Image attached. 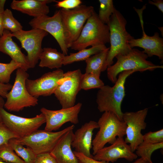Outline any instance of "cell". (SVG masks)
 Wrapping results in <instances>:
<instances>
[{
    "label": "cell",
    "mask_w": 163,
    "mask_h": 163,
    "mask_svg": "<svg viewBox=\"0 0 163 163\" xmlns=\"http://www.w3.org/2000/svg\"><path fill=\"white\" fill-rule=\"evenodd\" d=\"M135 72L133 70L123 71L118 75L113 86L104 85L99 89L97 94L96 101L100 112H111L123 120V113L121 106L125 95V83L127 78Z\"/></svg>",
    "instance_id": "1"
},
{
    "label": "cell",
    "mask_w": 163,
    "mask_h": 163,
    "mask_svg": "<svg viewBox=\"0 0 163 163\" xmlns=\"http://www.w3.org/2000/svg\"><path fill=\"white\" fill-rule=\"evenodd\" d=\"M126 24L125 18L119 11L115 9L107 25L109 30L110 46L106 62L107 68L113 65V59L117 55L126 54L132 49L129 42L134 38L126 31Z\"/></svg>",
    "instance_id": "2"
},
{
    "label": "cell",
    "mask_w": 163,
    "mask_h": 163,
    "mask_svg": "<svg viewBox=\"0 0 163 163\" xmlns=\"http://www.w3.org/2000/svg\"><path fill=\"white\" fill-rule=\"evenodd\" d=\"M148 57L143 51L135 48H133L126 54L117 55L115 57L117 59V62L108 66L107 69L108 79L114 84L117 80L118 75L124 71H152L157 68H163L162 66L156 65L147 60Z\"/></svg>",
    "instance_id": "3"
},
{
    "label": "cell",
    "mask_w": 163,
    "mask_h": 163,
    "mask_svg": "<svg viewBox=\"0 0 163 163\" xmlns=\"http://www.w3.org/2000/svg\"><path fill=\"white\" fill-rule=\"evenodd\" d=\"M110 43V32L107 25L103 23L95 11L88 19L78 39L71 48L80 50L89 46L105 45Z\"/></svg>",
    "instance_id": "4"
},
{
    "label": "cell",
    "mask_w": 163,
    "mask_h": 163,
    "mask_svg": "<svg viewBox=\"0 0 163 163\" xmlns=\"http://www.w3.org/2000/svg\"><path fill=\"white\" fill-rule=\"evenodd\" d=\"M99 130L92 141L93 154L94 155L107 143L111 144L117 137L126 134V125L114 113L104 112L97 122Z\"/></svg>",
    "instance_id": "5"
},
{
    "label": "cell",
    "mask_w": 163,
    "mask_h": 163,
    "mask_svg": "<svg viewBox=\"0 0 163 163\" xmlns=\"http://www.w3.org/2000/svg\"><path fill=\"white\" fill-rule=\"evenodd\" d=\"M94 11L93 7L85 5H80L72 9L60 10L65 42L68 49L78 39Z\"/></svg>",
    "instance_id": "6"
},
{
    "label": "cell",
    "mask_w": 163,
    "mask_h": 163,
    "mask_svg": "<svg viewBox=\"0 0 163 163\" xmlns=\"http://www.w3.org/2000/svg\"><path fill=\"white\" fill-rule=\"evenodd\" d=\"M27 71L21 68L17 69L14 85L5 97L4 107L8 110L18 112L38 104L37 98L32 96L27 89L25 82L29 77Z\"/></svg>",
    "instance_id": "7"
},
{
    "label": "cell",
    "mask_w": 163,
    "mask_h": 163,
    "mask_svg": "<svg viewBox=\"0 0 163 163\" xmlns=\"http://www.w3.org/2000/svg\"><path fill=\"white\" fill-rule=\"evenodd\" d=\"M74 128L72 125L55 132L37 129L27 136L17 139L23 145L31 149L36 155L50 153L62 138Z\"/></svg>",
    "instance_id": "8"
},
{
    "label": "cell",
    "mask_w": 163,
    "mask_h": 163,
    "mask_svg": "<svg viewBox=\"0 0 163 163\" xmlns=\"http://www.w3.org/2000/svg\"><path fill=\"white\" fill-rule=\"evenodd\" d=\"M82 74L78 69L64 73L54 93L62 108L72 107L75 104L77 95L81 90Z\"/></svg>",
    "instance_id": "9"
},
{
    "label": "cell",
    "mask_w": 163,
    "mask_h": 163,
    "mask_svg": "<svg viewBox=\"0 0 163 163\" xmlns=\"http://www.w3.org/2000/svg\"><path fill=\"white\" fill-rule=\"evenodd\" d=\"M48 34L43 30L34 28L28 30H22L12 33V37H16L20 41L22 47L26 51L27 58L30 68L35 67L38 63L43 51L42 40Z\"/></svg>",
    "instance_id": "10"
},
{
    "label": "cell",
    "mask_w": 163,
    "mask_h": 163,
    "mask_svg": "<svg viewBox=\"0 0 163 163\" xmlns=\"http://www.w3.org/2000/svg\"><path fill=\"white\" fill-rule=\"evenodd\" d=\"M0 115L2 122L19 138L30 134L46 122L41 113L33 117L25 118L9 113L2 107L0 108Z\"/></svg>",
    "instance_id": "11"
},
{
    "label": "cell",
    "mask_w": 163,
    "mask_h": 163,
    "mask_svg": "<svg viewBox=\"0 0 163 163\" xmlns=\"http://www.w3.org/2000/svg\"><path fill=\"white\" fill-rule=\"evenodd\" d=\"M148 109L145 108L136 112H126L123 113V120L126 123V137L124 140L134 152L138 145L143 141L141 131L146 127L145 120Z\"/></svg>",
    "instance_id": "12"
},
{
    "label": "cell",
    "mask_w": 163,
    "mask_h": 163,
    "mask_svg": "<svg viewBox=\"0 0 163 163\" xmlns=\"http://www.w3.org/2000/svg\"><path fill=\"white\" fill-rule=\"evenodd\" d=\"M29 24L32 28L43 30L50 34L58 43L62 53L67 55L68 49L65 42L60 10L51 17L43 15L34 18Z\"/></svg>",
    "instance_id": "13"
},
{
    "label": "cell",
    "mask_w": 163,
    "mask_h": 163,
    "mask_svg": "<svg viewBox=\"0 0 163 163\" xmlns=\"http://www.w3.org/2000/svg\"><path fill=\"white\" fill-rule=\"evenodd\" d=\"M64 73L62 70L58 69L35 80L28 78L25 82L27 89L32 96L37 98L41 96H50L54 94Z\"/></svg>",
    "instance_id": "14"
},
{
    "label": "cell",
    "mask_w": 163,
    "mask_h": 163,
    "mask_svg": "<svg viewBox=\"0 0 163 163\" xmlns=\"http://www.w3.org/2000/svg\"><path fill=\"white\" fill-rule=\"evenodd\" d=\"M82 106V103L79 102L72 107L57 110H51L42 107L40 111L46 120L44 130L49 131L56 130L67 122L74 124L78 123V115Z\"/></svg>",
    "instance_id": "15"
},
{
    "label": "cell",
    "mask_w": 163,
    "mask_h": 163,
    "mask_svg": "<svg viewBox=\"0 0 163 163\" xmlns=\"http://www.w3.org/2000/svg\"><path fill=\"white\" fill-rule=\"evenodd\" d=\"M137 157L129 145L125 142L123 137H118L110 145L104 147L98 150L92 158L97 160L113 163L120 158L131 161Z\"/></svg>",
    "instance_id": "16"
},
{
    "label": "cell",
    "mask_w": 163,
    "mask_h": 163,
    "mask_svg": "<svg viewBox=\"0 0 163 163\" xmlns=\"http://www.w3.org/2000/svg\"><path fill=\"white\" fill-rule=\"evenodd\" d=\"M138 14L142 30V36L141 38H134L129 42L130 47L133 49L134 47H139L143 48V52L148 57L153 56H157L163 62V39L159 36L158 32H155L152 36L147 35L143 29V23L142 18V11H138Z\"/></svg>",
    "instance_id": "17"
},
{
    "label": "cell",
    "mask_w": 163,
    "mask_h": 163,
    "mask_svg": "<svg viewBox=\"0 0 163 163\" xmlns=\"http://www.w3.org/2000/svg\"><path fill=\"white\" fill-rule=\"evenodd\" d=\"M99 128L97 122L91 120L85 123L74 133L72 147L75 151L92 158L90 150L92 148L93 131Z\"/></svg>",
    "instance_id": "18"
},
{
    "label": "cell",
    "mask_w": 163,
    "mask_h": 163,
    "mask_svg": "<svg viewBox=\"0 0 163 163\" xmlns=\"http://www.w3.org/2000/svg\"><path fill=\"white\" fill-rule=\"evenodd\" d=\"M73 130L67 133L50 153L57 163H80L71 149Z\"/></svg>",
    "instance_id": "19"
},
{
    "label": "cell",
    "mask_w": 163,
    "mask_h": 163,
    "mask_svg": "<svg viewBox=\"0 0 163 163\" xmlns=\"http://www.w3.org/2000/svg\"><path fill=\"white\" fill-rule=\"evenodd\" d=\"M12 33L4 29L0 37V52L8 55L12 60L20 63L22 69L27 71L30 69L26 56L21 52L12 39Z\"/></svg>",
    "instance_id": "20"
},
{
    "label": "cell",
    "mask_w": 163,
    "mask_h": 163,
    "mask_svg": "<svg viewBox=\"0 0 163 163\" xmlns=\"http://www.w3.org/2000/svg\"><path fill=\"white\" fill-rule=\"evenodd\" d=\"M53 0H14L11 4L13 9L36 18L43 15H47L50 12L47 4Z\"/></svg>",
    "instance_id": "21"
},
{
    "label": "cell",
    "mask_w": 163,
    "mask_h": 163,
    "mask_svg": "<svg viewBox=\"0 0 163 163\" xmlns=\"http://www.w3.org/2000/svg\"><path fill=\"white\" fill-rule=\"evenodd\" d=\"M65 55L55 49L45 47L40 56L39 66L41 67H47L52 69H59L63 65Z\"/></svg>",
    "instance_id": "22"
},
{
    "label": "cell",
    "mask_w": 163,
    "mask_h": 163,
    "mask_svg": "<svg viewBox=\"0 0 163 163\" xmlns=\"http://www.w3.org/2000/svg\"><path fill=\"white\" fill-rule=\"evenodd\" d=\"M109 47L94 54L85 60V72L91 73L100 76L102 72L107 70L106 60Z\"/></svg>",
    "instance_id": "23"
},
{
    "label": "cell",
    "mask_w": 163,
    "mask_h": 163,
    "mask_svg": "<svg viewBox=\"0 0 163 163\" xmlns=\"http://www.w3.org/2000/svg\"><path fill=\"white\" fill-rule=\"evenodd\" d=\"M107 48L105 45H98L81 50L77 53H71L69 55L65 56L63 65H66L75 62L85 60L89 57Z\"/></svg>",
    "instance_id": "24"
},
{
    "label": "cell",
    "mask_w": 163,
    "mask_h": 163,
    "mask_svg": "<svg viewBox=\"0 0 163 163\" xmlns=\"http://www.w3.org/2000/svg\"><path fill=\"white\" fill-rule=\"evenodd\" d=\"M8 143L24 163H34L36 155L31 149L28 147H24L17 138L10 139Z\"/></svg>",
    "instance_id": "25"
},
{
    "label": "cell",
    "mask_w": 163,
    "mask_h": 163,
    "mask_svg": "<svg viewBox=\"0 0 163 163\" xmlns=\"http://www.w3.org/2000/svg\"><path fill=\"white\" fill-rule=\"evenodd\" d=\"M163 148V142L152 143L143 141L137 147L136 154L137 156L152 162L151 159L152 153L156 150Z\"/></svg>",
    "instance_id": "26"
},
{
    "label": "cell",
    "mask_w": 163,
    "mask_h": 163,
    "mask_svg": "<svg viewBox=\"0 0 163 163\" xmlns=\"http://www.w3.org/2000/svg\"><path fill=\"white\" fill-rule=\"evenodd\" d=\"M104 85L100 76L91 73H85L82 76L81 89L87 90L92 89H100Z\"/></svg>",
    "instance_id": "27"
},
{
    "label": "cell",
    "mask_w": 163,
    "mask_h": 163,
    "mask_svg": "<svg viewBox=\"0 0 163 163\" xmlns=\"http://www.w3.org/2000/svg\"><path fill=\"white\" fill-rule=\"evenodd\" d=\"M2 24L4 29L14 33L22 30L21 23L13 16L11 11L8 9L4 10L2 15Z\"/></svg>",
    "instance_id": "28"
},
{
    "label": "cell",
    "mask_w": 163,
    "mask_h": 163,
    "mask_svg": "<svg viewBox=\"0 0 163 163\" xmlns=\"http://www.w3.org/2000/svg\"><path fill=\"white\" fill-rule=\"evenodd\" d=\"M0 160L8 163H24L8 142L0 146Z\"/></svg>",
    "instance_id": "29"
},
{
    "label": "cell",
    "mask_w": 163,
    "mask_h": 163,
    "mask_svg": "<svg viewBox=\"0 0 163 163\" xmlns=\"http://www.w3.org/2000/svg\"><path fill=\"white\" fill-rule=\"evenodd\" d=\"M100 6L98 17L104 24L108 25L110 18L114 12V7L112 0H99Z\"/></svg>",
    "instance_id": "30"
},
{
    "label": "cell",
    "mask_w": 163,
    "mask_h": 163,
    "mask_svg": "<svg viewBox=\"0 0 163 163\" xmlns=\"http://www.w3.org/2000/svg\"><path fill=\"white\" fill-rule=\"evenodd\" d=\"M19 68H22V65L12 59L9 63L0 62V82L8 83L12 73Z\"/></svg>",
    "instance_id": "31"
},
{
    "label": "cell",
    "mask_w": 163,
    "mask_h": 163,
    "mask_svg": "<svg viewBox=\"0 0 163 163\" xmlns=\"http://www.w3.org/2000/svg\"><path fill=\"white\" fill-rule=\"evenodd\" d=\"M143 141L152 143L163 142V129L146 133L143 135Z\"/></svg>",
    "instance_id": "32"
},
{
    "label": "cell",
    "mask_w": 163,
    "mask_h": 163,
    "mask_svg": "<svg viewBox=\"0 0 163 163\" xmlns=\"http://www.w3.org/2000/svg\"><path fill=\"white\" fill-rule=\"evenodd\" d=\"M19 137L10 130L3 122H0V146L8 143L12 138H18Z\"/></svg>",
    "instance_id": "33"
},
{
    "label": "cell",
    "mask_w": 163,
    "mask_h": 163,
    "mask_svg": "<svg viewBox=\"0 0 163 163\" xmlns=\"http://www.w3.org/2000/svg\"><path fill=\"white\" fill-rule=\"evenodd\" d=\"M56 6L57 8L70 10L74 9L80 5L82 2L80 0H63L56 1Z\"/></svg>",
    "instance_id": "34"
},
{
    "label": "cell",
    "mask_w": 163,
    "mask_h": 163,
    "mask_svg": "<svg viewBox=\"0 0 163 163\" xmlns=\"http://www.w3.org/2000/svg\"><path fill=\"white\" fill-rule=\"evenodd\" d=\"M34 163H57L50 153L37 155Z\"/></svg>",
    "instance_id": "35"
},
{
    "label": "cell",
    "mask_w": 163,
    "mask_h": 163,
    "mask_svg": "<svg viewBox=\"0 0 163 163\" xmlns=\"http://www.w3.org/2000/svg\"><path fill=\"white\" fill-rule=\"evenodd\" d=\"M73 152L80 163H109L104 161L95 160L92 158L87 157L82 153L75 151H73Z\"/></svg>",
    "instance_id": "36"
},
{
    "label": "cell",
    "mask_w": 163,
    "mask_h": 163,
    "mask_svg": "<svg viewBox=\"0 0 163 163\" xmlns=\"http://www.w3.org/2000/svg\"><path fill=\"white\" fill-rule=\"evenodd\" d=\"M12 85L9 83L3 84L0 82V96L5 98L8 93L11 90Z\"/></svg>",
    "instance_id": "37"
},
{
    "label": "cell",
    "mask_w": 163,
    "mask_h": 163,
    "mask_svg": "<svg viewBox=\"0 0 163 163\" xmlns=\"http://www.w3.org/2000/svg\"><path fill=\"white\" fill-rule=\"evenodd\" d=\"M149 4L155 6L158 9L163 13V1L162 0H149Z\"/></svg>",
    "instance_id": "38"
},
{
    "label": "cell",
    "mask_w": 163,
    "mask_h": 163,
    "mask_svg": "<svg viewBox=\"0 0 163 163\" xmlns=\"http://www.w3.org/2000/svg\"><path fill=\"white\" fill-rule=\"evenodd\" d=\"M4 10V9L0 8V37L2 36L4 30L2 24V15Z\"/></svg>",
    "instance_id": "39"
},
{
    "label": "cell",
    "mask_w": 163,
    "mask_h": 163,
    "mask_svg": "<svg viewBox=\"0 0 163 163\" xmlns=\"http://www.w3.org/2000/svg\"><path fill=\"white\" fill-rule=\"evenodd\" d=\"M133 163H153L149 161L146 159L140 157L137 159Z\"/></svg>",
    "instance_id": "40"
},
{
    "label": "cell",
    "mask_w": 163,
    "mask_h": 163,
    "mask_svg": "<svg viewBox=\"0 0 163 163\" xmlns=\"http://www.w3.org/2000/svg\"><path fill=\"white\" fill-rule=\"evenodd\" d=\"M5 102L3 98L0 96V108L4 107ZM0 122H2V118L0 115Z\"/></svg>",
    "instance_id": "41"
},
{
    "label": "cell",
    "mask_w": 163,
    "mask_h": 163,
    "mask_svg": "<svg viewBox=\"0 0 163 163\" xmlns=\"http://www.w3.org/2000/svg\"><path fill=\"white\" fill-rule=\"evenodd\" d=\"M0 163H8L4 162L0 160Z\"/></svg>",
    "instance_id": "42"
}]
</instances>
